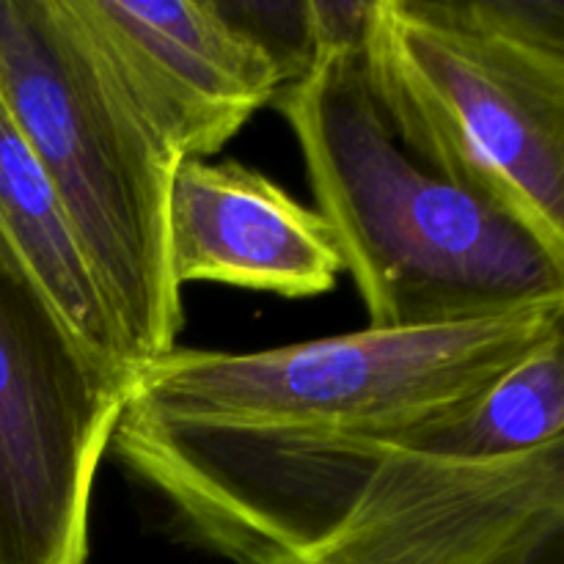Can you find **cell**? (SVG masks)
<instances>
[{
	"label": "cell",
	"instance_id": "6da1fadb",
	"mask_svg": "<svg viewBox=\"0 0 564 564\" xmlns=\"http://www.w3.org/2000/svg\"><path fill=\"white\" fill-rule=\"evenodd\" d=\"M564 301L257 352L180 350L132 375L110 446L231 564L328 538L397 441L460 419L562 334Z\"/></svg>",
	"mask_w": 564,
	"mask_h": 564
},
{
	"label": "cell",
	"instance_id": "7a4b0ae2",
	"mask_svg": "<svg viewBox=\"0 0 564 564\" xmlns=\"http://www.w3.org/2000/svg\"><path fill=\"white\" fill-rule=\"evenodd\" d=\"M275 108L290 121L317 213L367 306L369 328H416L564 301V264L391 135L361 39L312 42Z\"/></svg>",
	"mask_w": 564,
	"mask_h": 564
},
{
	"label": "cell",
	"instance_id": "3957f363",
	"mask_svg": "<svg viewBox=\"0 0 564 564\" xmlns=\"http://www.w3.org/2000/svg\"><path fill=\"white\" fill-rule=\"evenodd\" d=\"M361 66L411 158L564 264V0H369Z\"/></svg>",
	"mask_w": 564,
	"mask_h": 564
},
{
	"label": "cell",
	"instance_id": "277c9868",
	"mask_svg": "<svg viewBox=\"0 0 564 564\" xmlns=\"http://www.w3.org/2000/svg\"><path fill=\"white\" fill-rule=\"evenodd\" d=\"M0 94L113 314L132 369L176 347L169 253L182 158L141 113L72 0H0Z\"/></svg>",
	"mask_w": 564,
	"mask_h": 564
},
{
	"label": "cell",
	"instance_id": "5b68a950",
	"mask_svg": "<svg viewBox=\"0 0 564 564\" xmlns=\"http://www.w3.org/2000/svg\"><path fill=\"white\" fill-rule=\"evenodd\" d=\"M130 380L0 259V564H86L99 463Z\"/></svg>",
	"mask_w": 564,
	"mask_h": 564
},
{
	"label": "cell",
	"instance_id": "8992f818",
	"mask_svg": "<svg viewBox=\"0 0 564 564\" xmlns=\"http://www.w3.org/2000/svg\"><path fill=\"white\" fill-rule=\"evenodd\" d=\"M452 422L391 444L345 521L273 564H538L560 554L564 441L471 455Z\"/></svg>",
	"mask_w": 564,
	"mask_h": 564
},
{
	"label": "cell",
	"instance_id": "52a82bcc",
	"mask_svg": "<svg viewBox=\"0 0 564 564\" xmlns=\"http://www.w3.org/2000/svg\"><path fill=\"white\" fill-rule=\"evenodd\" d=\"M110 69L182 160L220 152L292 80L220 0H72Z\"/></svg>",
	"mask_w": 564,
	"mask_h": 564
},
{
	"label": "cell",
	"instance_id": "ba28073f",
	"mask_svg": "<svg viewBox=\"0 0 564 564\" xmlns=\"http://www.w3.org/2000/svg\"><path fill=\"white\" fill-rule=\"evenodd\" d=\"M169 253L180 286L213 281L281 297L325 295L345 270L328 220L237 160H182Z\"/></svg>",
	"mask_w": 564,
	"mask_h": 564
},
{
	"label": "cell",
	"instance_id": "9c48e42d",
	"mask_svg": "<svg viewBox=\"0 0 564 564\" xmlns=\"http://www.w3.org/2000/svg\"><path fill=\"white\" fill-rule=\"evenodd\" d=\"M0 259L20 273L83 350L130 380L124 339L77 248L53 187L0 94Z\"/></svg>",
	"mask_w": 564,
	"mask_h": 564
},
{
	"label": "cell",
	"instance_id": "30bf717a",
	"mask_svg": "<svg viewBox=\"0 0 564 564\" xmlns=\"http://www.w3.org/2000/svg\"><path fill=\"white\" fill-rule=\"evenodd\" d=\"M538 564H560V554L549 556V560H543V562H538Z\"/></svg>",
	"mask_w": 564,
	"mask_h": 564
}]
</instances>
